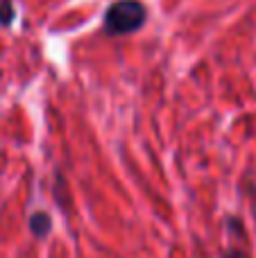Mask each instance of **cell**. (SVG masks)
I'll return each mask as SVG.
<instances>
[{"instance_id":"2","label":"cell","mask_w":256,"mask_h":258,"mask_svg":"<svg viewBox=\"0 0 256 258\" xmlns=\"http://www.w3.org/2000/svg\"><path fill=\"white\" fill-rule=\"evenodd\" d=\"M32 231L36 233L39 238H43L45 233L50 231V218L45 213H36L34 218H32Z\"/></svg>"},{"instance_id":"1","label":"cell","mask_w":256,"mask_h":258,"mask_svg":"<svg viewBox=\"0 0 256 258\" xmlns=\"http://www.w3.org/2000/svg\"><path fill=\"white\" fill-rule=\"evenodd\" d=\"M145 21V9L139 0H120L111 5L104 16V27L109 34H130L136 32Z\"/></svg>"},{"instance_id":"3","label":"cell","mask_w":256,"mask_h":258,"mask_svg":"<svg viewBox=\"0 0 256 258\" xmlns=\"http://www.w3.org/2000/svg\"><path fill=\"white\" fill-rule=\"evenodd\" d=\"M227 258H247V256H243V254H238V251H234V254H229Z\"/></svg>"}]
</instances>
